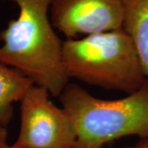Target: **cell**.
Listing matches in <instances>:
<instances>
[{
	"instance_id": "cell-1",
	"label": "cell",
	"mask_w": 148,
	"mask_h": 148,
	"mask_svg": "<svg viewBox=\"0 0 148 148\" xmlns=\"http://www.w3.org/2000/svg\"><path fill=\"white\" fill-rule=\"evenodd\" d=\"M18 16L0 32V64L20 71L58 97L69 82L63 62V41L49 16L52 0H8Z\"/></svg>"
},
{
	"instance_id": "cell-2",
	"label": "cell",
	"mask_w": 148,
	"mask_h": 148,
	"mask_svg": "<svg viewBox=\"0 0 148 148\" xmlns=\"http://www.w3.org/2000/svg\"><path fill=\"white\" fill-rule=\"evenodd\" d=\"M63 62L69 79L127 95L147 82L136 48L122 27L64 40Z\"/></svg>"
},
{
	"instance_id": "cell-3",
	"label": "cell",
	"mask_w": 148,
	"mask_h": 148,
	"mask_svg": "<svg viewBox=\"0 0 148 148\" xmlns=\"http://www.w3.org/2000/svg\"><path fill=\"white\" fill-rule=\"evenodd\" d=\"M58 97L73 124L74 148H103L123 137H148V80L140 90L117 100L97 98L69 82Z\"/></svg>"
},
{
	"instance_id": "cell-4",
	"label": "cell",
	"mask_w": 148,
	"mask_h": 148,
	"mask_svg": "<svg viewBox=\"0 0 148 148\" xmlns=\"http://www.w3.org/2000/svg\"><path fill=\"white\" fill-rule=\"evenodd\" d=\"M49 92L33 85L21 102L20 130L15 145L21 148H74L76 132L64 108L49 99Z\"/></svg>"
},
{
	"instance_id": "cell-5",
	"label": "cell",
	"mask_w": 148,
	"mask_h": 148,
	"mask_svg": "<svg viewBox=\"0 0 148 148\" xmlns=\"http://www.w3.org/2000/svg\"><path fill=\"white\" fill-rule=\"evenodd\" d=\"M49 16L55 30L77 39L121 28L123 0H52Z\"/></svg>"
},
{
	"instance_id": "cell-6",
	"label": "cell",
	"mask_w": 148,
	"mask_h": 148,
	"mask_svg": "<svg viewBox=\"0 0 148 148\" xmlns=\"http://www.w3.org/2000/svg\"><path fill=\"white\" fill-rule=\"evenodd\" d=\"M122 28L131 38L148 80V0H123Z\"/></svg>"
},
{
	"instance_id": "cell-7",
	"label": "cell",
	"mask_w": 148,
	"mask_h": 148,
	"mask_svg": "<svg viewBox=\"0 0 148 148\" xmlns=\"http://www.w3.org/2000/svg\"><path fill=\"white\" fill-rule=\"evenodd\" d=\"M33 85L20 71L0 64V125L8 127L13 117L14 103L21 101Z\"/></svg>"
},
{
	"instance_id": "cell-8",
	"label": "cell",
	"mask_w": 148,
	"mask_h": 148,
	"mask_svg": "<svg viewBox=\"0 0 148 148\" xmlns=\"http://www.w3.org/2000/svg\"><path fill=\"white\" fill-rule=\"evenodd\" d=\"M8 143V130L7 127L0 125V146Z\"/></svg>"
},
{
	"instance_id": "cell-9",
	"label": "cell",
	"mask_w": 148,
	"mask_h": 148,
	"mask_svg": "<svg viewBox=\"0 0 148 148\" xmlns=\"http://www.w3.org/2000/svg\"><path fill=\"white\" fill-rule=\"evenodd\" d=\"M126 148H148V137L147 138H140V141L138 143Z\"/></svg>"
},
{
	"instance_id": "cell-10",
	"label": "cell",
	"mask_w": 148,
	"mask_h": 148,
	"mask_svg": "<svg viewBox=\"0 0 148 148\" xmlns=\"http://www.w3.org/2000/svg\"><path fill=\"white\" fill-rule=\"evenodd\" d=\"M0 148H21V147H17V146H16L15 144L9 145V144H8V143H5V144H3V145L0 146Z\"/></svg>"
}]
</instances>
